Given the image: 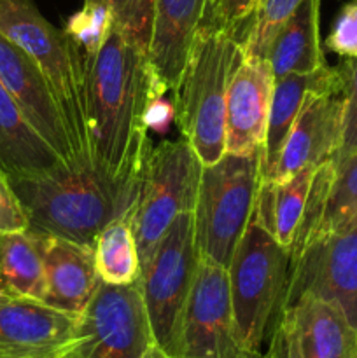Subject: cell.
Returning a JSON list of instances; mask_svg holds the SVG:
<instances>
[{
    "mask_svg": "<svg viewBox=\"0 0 357 358\" xmlns=\"http://www.w3.org/2000/svg\"><path fill=\"white\" fill-rule=\"evenodd\" d=\"M301 294L338 306L357 329V222L314 241L290 262L284 308Z\"/></svg>",
    "mask_w": 357,
    "mask_h": 358,
    "instance_id": "cell-11",
    "label": "cell"
},
{
    "mask_svg": "<svg viewBox=\"0 0 357 358\" xmlns=\"http://www.w3.org/2000/svg\"><path fill=\"white\" fill-rule=\"evenodd\" d=\"M198 262L195 219L184 212L170 224L140 278L154 345L172 358L181 355L182 320Z\"/></svg>",
    "mask_w": 357,
    "mask_h": 358,
    "instance_id": "cell-8",
    "label": "cell"
},
{
    "mask_svg": "<svg viewBox=\"0 0 357 358\" xmlns=\"http://www.w3.org/2000/svg\"><path fill=\"white\" fill-rule=\"evenodd\" d=\"M238 339L227 271L200 257L184 311L178 358H251Z\"/></svg>",
    "mask_w": 357,
    "mask_h": 358,
    "instance_id": "cell-10",
    "label": "cell"
},
{
    "mask_svg": "<svg viewBox=\"0 0 357 358\" xmlns=\"http://www.w3.org/2000/svg\"><path fill=\"white\" fill-rule=\"evenodd\" d=\"M112 9L114 24L144 49L149 48L156 0H100Z\"/></svg>",
    "mask_w": 357,
    "mask_h": 358,
    "instance_id": "cell-28",
    "label": "cell"
},
{
    "mask_svg": "<svg viewBox=\"0 0 357 358\" xmlns=\"http://www.w3.org/2000/svg\"><path fill=\"white\" fill-rule=\"evenodd\" d=\"M144 358H172V357H168L167 353L163 352V350H161V348H158V346L154 345L153 348H150L149 352L146 353V357H144Z\"/></svg>",
    "mask_w": 357,
    "mask_h": 358,
    "instance_id": "cell-34",
    "label": "cell"
},
{
    "mask_svg": "<svg viewBox=\"0 0 357 358\" xmlns=\"http://www.w3.org/2000/svg\"><path fill=\"white\" fill-rule=\"evenodd\" d=\"M284 310L294 322L301 358L356 357L357 329L338 306L312 294H301Z\"/></svg>",
    "mask_w": 357,
    "mask_h": 358,
    "instance_id": "cell-19",
    "label": "cell"
},
{
    "mask_svg": "<svg viewBox=\"0 0 357 358\" xmlns=\"http://www.w3.org/2000/svg\"><path fill=\"white\" fill-rule=\"evenodd\" d=\"M114 24V14L105 2L84 0L83 9L69 17L63 31L76 45L83 65L97 56Z\"/></svg>",
    "mask_w": 357,
    "mask_h": 358,
    "instance_id": "cell-26",
    "label": "cell"
},
{
    "mask_svg": "<svg viewBox=\"0 0 357 358\" xmlns=\"http://www.w3.org/2000/svg\"><path fill=\"white\" fill-rule=\"evenodd\" d=\"M345 79V110H343V131L338 152L332 161L349 156L357 149V58H346L340 66Z\"/></svg>",
    "mask_w": 357,
    "mask_h": 358,
    "instance_id": "cell-29",
    "label": "cell"
},
{
    "mask_svg": "<svg viewBox=\"0 0 357 358\" xmlns=\"http://www.w3.org/2000/svg\"><path fill=\"white\" fill-rule=\"evenodd\" d=\"M261 182L262 150L248 156L226 152L203 166L192 210L200 257L227 269L254 215Z\"/></svg>",
    "mask_w": 357,
    "mask_h": 358,
    "instance_id": "cell-4",
    "label": "cell"
},
{
    "mask_svg": "<svg viewBox=\"0 0 357 358\" xmlns=\"http://www.w3.org/2000/svg\"><path fill=\"white\" fill-rule=\"evenodd\" d=\"M23 229H28V220L20 199L14 194L10 180L0 168V234Z\"/></svg>",
    "mask_w": 357,
    "mask_h": 358,
    "instance_id": "cell-31",
    "label": "cell"
},
{
    "mask_svg": "<svg viewBox=\"0 0 357 358\" xmlns=\"http://www.w3.org/2000/svg\"><path fill=\"white\" fill-rule=\"evenodd\" d=\"M206 7L209 0L154 2L147 58L161 93L177 87Z\"/></svg>",
    "mask_w": 357,
    "mask_h": 358,
    "instance_id": "cell-16",
    "label": "cell"
},
{
    "mask_svg": "<svg viewBox=\"0 0 357 358\" xmlns=\"http://www.w3.org/2000/svg\"><path fill=\"white\" fill-rule=\"evenodd\" d=\"M93 252L94 268L102 282L130 285L142 278V266L130 215L119 217L105 226L94 238Z\"/></svg>",
    "mask_w": 357,
    "mask_h": 358,
    "instance_id": "cell-24",
    "label": "cell"
},
{
    "mask_svg": "<svg viewBox=\"0 0 357 358\" xmlns=\"http://www.w3.org/2000/svg\"><path fill=\"white\" fill-rule=\"evenodd\" d=\"M343 110L345 90L312 94L290 128L275 166L262 180H282L332 159L342 142Z\"/></svg>",
    "mask_w": 357,
    "mask_h": 358,
    "instance_id": "cell-13",
    "label": "cell"
},
{
    "mask_svg": "<svg viewBox=\"0 0 357 358\" xmlns=\"http://www.w3.org/2000/svg\"><path fill=\"white\" fill-rule=\"evenodd\" d=\"M266 358H301L296 329L287 310H282L279 322L270 336V348Z\"/></svg>",
    "mask_w": 357,
    "mask_h": 358,
    "instance_id": "cell-32",
    "label": "cell"
},
{
    "mask_svg": "<svg viewBox=\"0 0 357 358\" xmlns=\"http://www.w3.org/2000/svg\"><path fill=\"white\" fill-rule=\"evenodd\" d=\"M251 358H266V355H262L261 352H258V353H254V355H252Z\"/></svg>",
    "mask_w": 357,
    "mask_h": 358,
    "instance_id": "cell-35",
    "label": "cell"
},
{
    "mask_svg": "<svg viewBox=\"0 0 357 358\" xmlns=\"http://www.w3.org/2000/svg\"><path fill=\"white\" fill-rule=\"evenodd\" d=\"M217 3V0H209V7H214Z\"/></svg>",
    "mask_w": 357,
    "mask_h": 358,
    "instance_id": "cell-36",
    "label": "cell"
},
{
    "mask_svg": "<svg viewBox=\"0 0 357 358\" xmlns=\"http://www.w3.org/2000/svg\"><path fill=\"white\" fill-rule=\"evenodd\" d=\"M66 164L31 128L0 83V168L9 180L41 175Z\"/></svg>",
    "mask_w": 357,
    "mask_h": 358,
    "instance_id": "cell-20",
    "label": "cell"
},
{
    "mask_svg": "<svg viewBox=\"0 0 357 358\" xmlns=\"http://www.w3.org/2000/svg\"><path fill=\"white\" fill-rule=\"evenodd\" d=\"M0 296L44 301V262L28 229L0 234Z\"/></svg>",
    "mask_w": 357,
    "mask_h": 358,
    "instance_id": "cell-23",
    "label": "cell"
},
{
    "mask_svg": "<svg viewBox=\"0 0 357 358\" xmlns=\"http://www.w3.org/2000/svg\"><path fill=\"white\" fill-rule=\"evenodd\" d=\"M354 358H357V352H356V357H354Z\"/></svg>",
    "mask_w": 357,
    "mask_h": 358,
    "instance_id": "cell-38",
    "label": "cell"
},
{
    "mask_svg": "<svg viewBox=\"0 0 357 358\" xmlns=\"http://www.w3.org/2000/svg\"><path fill=\"white\" fill-rule=\"evenodd\" d=\"M244 58L241 30L219 23L206 9L186 69L174 90V115L203 166L226 154V96Z\"/></svg>",
    "mask_w": 357,
    "mask_h": 358,
    "instance_id": "cell-3",
    "label": "cell"
},
{
    "mask_svg": "<svg viewBox=\"0 0 357 358\" xmlns=\"http://www.w3.org/2000/svg\"><path fill=\"white\" fill-rule=\"evenodd\" d=\"M153 346L140 282L111 285L98 280L59 358H144Z\"/></svg>",
    "mask_w": 357,
    "mask_h": 358,
    "instance_id": "cell-9",
    "label": "cell"
},
{
    "mask_svg": "<svg viewBox=\"0 0 357 358\" xmlns=\"http://www.w3.org/2000/svg\"><path fill=\"white\" fill-rule=\"evenodd\" d=\"M255 7H258V0H217L216 6L206 7V9L219 23L241 30L245 38L248 30L245 28V23L252 21Z\"/></svg>",
    "mask_w": 357,
    "mask_h": 358,
    "instance_id": "cell-33",
    "label": "cell"
},
{
    "mask_svg": "<svg viewBox=\"0 0 357 358\" xmlns=\"http://www.w3.org/2000/svg\"><path fill=\"white\" fill-rule=\"evenodd\" d=\"M301 2L303 0H262L244 38V56L266 59L275 34Z\"/></svg>",
    "mask_w": 357,
    "mask_h": 358,
    "instance_id": "cell-27",
    "label": "cell"
},
{
    "mask_svg": "<svg viewBox=\"0 0 357 358\" xmlns=\"http://www.w3.org/2000/svg\"><path fill=\"white\" fill-rule=\"evenodd\" d=\"M0 34L38 65L59 105L79 164H88L84 65L63 30L52 27L31 0H0Z\"/></svg>",
    "mask_w": 357,
    "mask_h": 358,
    "instance_id": "cell-5",
    "label": "cell"
},
{
    "mask_svg": "<svg viewBox=\"0 0 357 358\" xmlns=\"http://www.w3.org/2000/svg\"><path fill=\"white\" fill-rule=\"evenodd\" d=\"M332 164H335V173L310 245L321 238L342 233L357 222V149L342 159L332 161Z\"/></svg>",
    "mask_w": 357,
    "mask_h": 358,
    "instance_id": "cell-25",
    "label": "cell"
},
{
    "mask_svg": "<svg viewBox=\"0 0 357 358\" xmlns=\"http://www.w3.org/2000/svg\"><path fill=\"white\" fill-rule=\"evenodd\" d=\"M163 94L147 49L118 24L84 63V114L90 161L112 177H139L150 150V112Z\"/></svg>",
    "mask_w": 357,
    "mask_h": 358,
    "instance_id": "cell-1",
    "label": "cell"
},
{
    "mask_svg": "<svg viewBox=\"0 0 357 358\" xmlns=\"http://www.w3.org/2000/svg\"><path fill=\"white\" fill-rule=\"evenodd\" d=\"M275 79L268 59L244 56L226 96V152H261L268 129Z\"/></svg>",
    "mask_w": 357,
    "mask_h": 358,
    "instance_id": "cell-14",
    "label": "cell"
},
{
    "mask_svg": "<svg viewBox=\"0 0 357 358\" xmlns=\"http://www.w3.org/2000/svg\"><path fill=\"white\" fill-rule=\"evenodd\" d=\"M76 315L41 301L0 296V358H59Z\"/></svg>",
    "mask_w": 357,
    "mask_h": 358,
    "instance_id": "cell-15",
    "label": "cell"
},
{
    "mask_svg": "<svg viewBox=\"0 0 357 358\" xmlns=\"http://www.w3.org/2000/svg\"><path fill=\"white\" fill-rule=\"evenodd\" d=\"M142 173V171H140ZM28 231L93 247L115 219L132 215L139 177H112L94 164H62L41 175L10 180Z\"/></svg>",
    "mask_w": 357,
    "mask_h": 358,
    "instance_id": "cell-2",
    "label": "cell"
},
{
    "mask_svg": "<svg viewBox=\"0 0 357 358\" xmlns=\"http://www.w3.org/2000/svg\"><path fill=\"white\" fill-rule=\"evenodd\" d=\"M326 45L343 58H357V0H350L342 7Z\"/></svg>",
    "mask_w": 357,
    "mask_h": 358,
    "instance_id": "cell-30",
    "label": "cell"
},
{
    "mask_svg": "<svg viewBox=\"0 0 357 358\" xmlns=\"http://www.w3.org/2000/svg\"><path fill=\"white\" fill-rule=\"evenodd\" d=\"M0 83L13 96L31 128L66 164H79L55 93L37 63L0 34Z\"/></svg>",
    "mask_w": 357,
    "mask_h": 358,
    "instance_id": "cell-12",
    "label": "cell"
},
{
    "mask_svg": "<svg viewBox=\"0 0 357 358\" xmlns=\"http://www.w3.org/2000/svg\"><path fill=\"white\" fill-rule=\"evenodd\" d=\"M202 170L203 163L184 136L150 147L130 215L142 271L170 224L195 210Z\"/></svg>",
    "mask_w": 357,
    "mask_h": 358,
    "instance_id": "cell-7",
    "label": "cell"
},
{
    "mask_svg": "<svg viewBox=\"0 0 357 358\" xmlns=\"http://www.w3.org/2000/svg\"><path fill=\"white\" fill-rule=\"evenodd\" d=\"M31 234L44 262L46 297L42 303L77 317L90 303L100 280L93 247L51 234Z\"/></svg>",
    "mask_w": 357,
    "mask_h": 358,
    "instance_id": "cell-17",
    "label": "cell"
},
{
    "mask_svg": "<svg viewBox=\"0 0 357 358\" xmlns=\"http://www.w3.org/2000/svg\"><path fill=\"white\" fill-rule=\"evenodd\" d=\"M345 90V79L340 69L328 65L310 73H290L275 80L270 107L268 129L262 147V177L272 171L282 152L284 142L296 122L301 108L312 94L331 93Z\"/></svg>",
    "mask_w": 357,
    "mask_h": 358,
    "instance_id": "cell-18",
    "label": "cell"
},
{
    "mask_svg": "<svg viewBox=\"0 0 357 358\" xmlns=\"http://www.w3.org/2000/svg\"><path fill=\"white\" fill-rule=\"evenodd\" d=\"M262 2V0H258V6H259V3H261ZM255 9H258V7H255Z\"/></svg>",
    "mask_w": 357,
    "mask_h": 358,
    "instance_id": "cell-37",
    "label": "cell"
},
{
    "mask_svg": "<svg viewBox=\"0 0 357 358\" xmlns=\"http://www.w3.org/2000/svg\"><path fill=\"white\" fill-rule=\"evenodd\" d=\"M317 168H303L282 180H262L259 187L252 220L289 250L296 241Z\"/></svg>",
    "mask_w": 357,
    "mask_h": 358,
    "instance_id": "cell-22",
    "label": "cell"
},
{
    "mask_svg": "<svg viewBox=\"0 0 357 358\" xmlns=\"http://www.w3.org/2000/svg\"><path fill=\"white\" fill-rule=\"evenodd\" d=\"M290 250L251 220L227 266L230 297L238 339L247 352H261L286 301Z\"/></svg>",
    "mask_w": 357,
    "mask_h": 358,
    "instance_id": "cell-6",
    "label": "cell"
},
{
    "mask_svg": "<svg viewBox=\"0 0 357 358\" xmlns=\"http://www.w3.org/2000/svg\"><path fill=\"white\" fill-rule=\"evenodd\" d=\"M321 0H303L279 28L268 48L273 79L290 73H310L326 66L321 48Z\"/></svg>",
    "mask_w": 357,
    "mask_h": 358,
    "instance_id": "cell-21",
    "label": "cell"
}]
</instances>
